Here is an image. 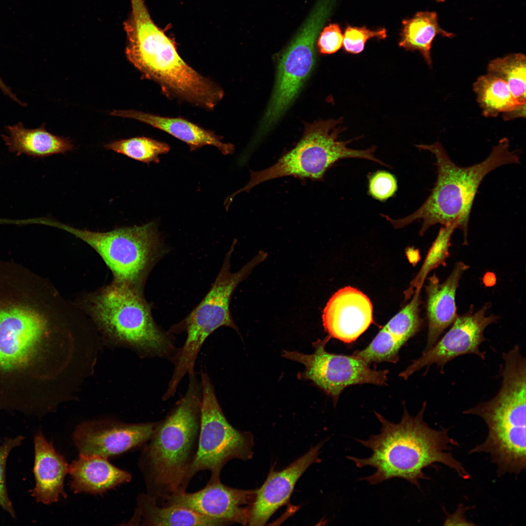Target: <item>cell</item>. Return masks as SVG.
Returning a JSON list of instances; mask_svg holds the SVG:
<instances>
[{
    "mask_svg": "<svg viewBox=\"0 0 526 526\" xmlns=\"http://www.w3.org/2000/svg\"><path fill=\"white\" fill-rule=\"evenodd\" d=\"M256 496V490L228 487L221 481L207 483L197 491H186L168 498L160 505L188 508L205 516L219 519L228 525H247Z\"/></svg>",
    "mask_w": 526,
    "mask_h": 526,
    "instance_id": "cell-15",
    "label": "cell"
},
{
    "mask_svg": "<svg viewBox=\"0 0 526 526\" xmlns=\"http://www.w3.org/2000/svg\"><path fill=\"white\" fill-rule=\"evenodd\" d=\"M34 473L36 485L31 495L37 502L48 505L66 498L64 480L69 467L64 457L41 433L34 437Z\"/></svg>",
    "mask_w": 526,
    "mask_h": 526,
    "instance_id": "cell-20",
    "label": "cell"
},
{
    "mask_svg": "<svg viewBox=\"0 0 526 526\" xmlns=\"http://www.w3.org/2000/svg\"><path fill=\"white\" fill-rule=\"evenodd\" d=\"M386 37L387 31L384 28L371 30L365 27L348 26L343 35V46L346 52L357 54L363 50L368 39H385Z\"/></svg>",
    "mask_w": 526,
    "mask_h": 526,
    "instance_id": "cell-32",
    "label": "cell"
},
{
    "mask_svg": "<svg viewBox=\"0 0 526 526\" xmlns=\"http://www.w3.org/2000/svg\"><path fill=\"white\" fill-rule=\"evenodd\" d=\"M526 58L522 53H514L491 60L488 74L504 80L518 102L526 104Z\"/></svg>",
    "mask_w": 526,
    "mask_h": 526,
    "instance_id": "cell-27",
    "label": "cell"
},
{
    "mask_svg": "<svg viewBox=\"0 0 526 526\" xmlns=\"http://www.w3.org/2000/svg\"><path fill=\"white\" fill-rule=\"evenodd\" d=\"M202 398L198 450L187 475L188 484L198 472L208 470V483L220 481L222 470L233 459L247 460L253 455V436L234 428L225 418L210 380L201 372Z\"/></svg>",
    "mask_w": 526,
    "mask_h": 526,
    "instance_id": "cell-11",
    "label": "cell"
},
{
    "mask_svg": "<svg viewBox=\"0 0 526 526\" xmlns=\"http://www.w3.org/2000/svg\"><path fill=\"white\" fill-rule=\"evenodd\" d=\"M473 87L486 117H496L500 113H509L526 106L514 97L504 80L489 74L478 78Z\"/></svg>",
    "mask_w": 526,
    "mask_h": 526,
    "instance_id": "cell-26",
    "label": "cell"
},
{
    "mask_svg": "<svg viewBox=\"0 0 526 526\" xmlns=\"http://www.w3.org/2000/svg\"><path fill=\"white\" fill-rule=\"evenodd\" d=\"M403 345L383 327L364 349L353 354L370 364L378 362H396Z\"/></svg>",
    "mask_w": 526,
    "mask_h": 526,
    "instance_id": "cell-31",
    "label": "cell"
},
{
    "mask_svg": "<svg viewBox=\"0 0 526 526\" xmlns=\"http://www.w3.org/2000/svg\"><path fill=\"white\" fill-rule=\"evenodd\" d=\"M469 266L457 262L446 280L442 282L433 274L428 278L426 315L428 321L426 351L432 347L443 332L451 326L458 316L456 294L460 280Z\"/></svg>",
    "mask_w": 526,
    "mask_h": 526,
    "instance_id": "cell-19",
    "label": "cell"
},
{
    "mask_svg": "<svg viewBox=\"0 0 526 526\" xmlns=\"http://www.w3.org/2000/svg\"><path fill=\"white\" fill-rule=\"evenodd\" d=\"M416 147L434 155L437 167L434 187L424 203L410 215L397 219L385 214L381 216L395 228L422 220L420 236L436 224L443 226L456 223L457 228L463 233L464 243L467 244L470 216L482 181L488 173L500 166L519 163L518 152L511 150L509 140L503 138L484 161L469 167H460L451 160L438 141Z\"/></svg>",
    "mask_w": 526,
    "mask_h": 526,
    "instance_id": "cell-4",
    "label": "cell"
},
{
    "mask_svg": "<svg viewBox=\"0 0 526 526\" xmlns=\"http://www.w3.org/2000/svg\"><path fill=\"white\" fill-rule=\"evenodd\" d=\"M106 335L148 354L168 356L175 349L168 333L155 323L141 294L113 282L86 294L77 302Z\"/></svg>",
    "mask_w": 526,
    "mask_h": 526,
    "instance_id": "cell-7",
    "label": "cell"
},
{
    "mask_svg": "<svg viewBox=\"0 0 526 526\" xmlns=\"http://www.w3.org/2000/svg\"><path fill=\"white\" fill-rule=\"evenodd\" d=\"M526 371L525 364L520 361L505 362L498 393L463 412L481 417L488 429L485 441L470 453L488 454L497 467L498 476L517 475L526 468Z\"/></svg>",
    "mask_w": 526,
    "mask_h": 526,
    "instance_id": "cell-6",
    "label": "cell"
},
{
    "mask_svg": "<svg viewBox=\"0 0 526 526\" xmlns=\"http://www.w3.org/2000/svg\"><path fill=\"white\" fill-rule=\"evenodd\" d=\"M42 223L84 242L110 269L112 282L128 285L142 294L149 273L168 252L154 222L107 232L81 229L49 218H43Z\"/></svg>",
    "mask_w": 526,
    "mask_h": 526,
    "instance_id": "cell-8",
    "label": "cell"
},
{
    "mask_svg": "<svg viewBox=\"0 0 526 526\" xmlns=\"http://www.w3.org/2000/svg\"><path fill=\"white\" fill-rule=\"evenodd\" d=\"M104 147L148 164L152 162L158 163L159 155L168 153L170 150L166 143L145 136L112 141L105 145Z\"/></svg>",
    "mask_w": 526,
    "mask_h": 526,
    "instance_id": "cell-29",
    "label": "cell"
},
{
    "mask_svg": "<svg viewBox=\"0 0 526 526\" xmlns=\"http://www.w3.org/2000/svg\"><path fill=\"white\" fill-rule=\"evenodd\" d=\"M5 129L8 135L1 134V137L8 150L17 156L24 154L41 158L63 154L74 148L70 140L53 134L46 130L44 125L36 129H27L18 122L6 126Z\"/></svg>",
    "mask_w": 526,
    "mask_h": 526,
    "instance_id": "cell-23",
    "label": "cell"
},
{
    "mask_svg": "<svg viewBox=\"0 0 526 526\" xmlns=\"http://www.w3.org/2000/svg\"><path fill=\"white\" fill-rule=\"evenodd\" d=\"M373 306L368 297L351 286L335 292L325 306L323 325L330 338L345 343L355 341L373 321Z\"/></svg>",
    "mask_w": 526,
    "mask_h": 526,
    "instance_id": "cell-17",
    "label": "cell"
},
{
    "mask_svg": "<svg viewBox=\"0 0 526 526\" xmlns=\"http://www.w3.org/2000/svg\"><path fill=\"white\" fill-rule=\"evenodd\" d=\"M421 290V288L415 289L409 303L384 326L402 345L422 327L423 321L419 314Z\"/></svg>",
    "mask_w": 526,
    "mask_h": 526,
    "instance_id": "cell-30",
    "label": "cell"
},
{
    "mask_svg": "<svg viewBox=\"0 0 526 526\" xmlns=\"http://www.w3.org/2000/svg\"><path fill=\"white\" fill-rule=\"evenodd\" d=\"M135 516L145 526H227L224 521L177 506H160L146 493L138 495Z\"/></svg>",
    "mask_w": 526,
    "mask_h": 526,
    "instance_id": "cell-24",
    "label": "cell"
},
{
    "mask_svg": "<svg viewBox=\"0 0 526 526\" xmlns=\"http://www.w3.org/2000/svg\"><path fill=\"white\" fill-rule=\"evenodd\" d=\"M71 489L75 493L101 494L131 480L132 475L112 464L107 458L80 455L69 467Z\"/></svg>",
    "mask_w": 526,
    "mask_h": 526,
    "instance_id": "cell-21",
    "label": "cell"
},
{
    "mask_svg": "<svg viewBox=\"0 0 526 526\" xmlns=\"http://www.w3.org/2000/svg\"><path fill=\"white\" fill-rule=\"evenodd\" d=\"M65 304L30 270L0 263V408L27 414L39 410L46 353Z\"/></svg>",
    "mask_w": 526,
    "mask_h": 526,
    "instance_id": "cell-1",
    "label": "cell"
},
{
    "mask_svg": "<svg viewBox=\"0 0 526 526\" xmlns=\"http://www.w3.org/2000/svg\"><path fill=\"white\" fill-rule=\"evenodd\" d=\"M186 394L162 421L157 422L138 465L146 493L158 505L186 491L187 475L198 450L201 384L189 375Z\"/></svg>",
    "mask_w": 526,
    "mask_h": 526,
    "instance_id": "cell-3",
    "label": "cell"
},
{
    "mask_svg": "<svg viewBox=\"0 0 526 526\" xmlns=\"http://www.w3.org/2000/svg\"><path fill=\"white\" fill-rule=\"evenodd\" d=\"M111 114L133 119L162 130L187 144L191 151L206 145L216 147L222 153H230V144L222 142L221 137L181 117H169L132 110H113Z\"/></svg>",
    "mask_w": 526,
    "mask_h": 526,
    "instance_id": "cell-22",
    "label": "cell"
},
{
    "mask_svg": "<svg viewBox=\"0 0 526 526\" xmlns=\"http://www.w3.org/2000/svg\"><path fill=\"white\" fill-rule=\"evenodd\" d=\"M445 0H436V1L438 2H444Z\"/></svg>",
    "mask_w": 526,
    "mask_h": 526,
    "instance_id": "cell-37",
    "label": "cell"
},
{
    "mask_svg": "<svg viewBox=\"0 0 526 526\" xmlns=\"http://www.w3.org/2000/svg\"><path fill=\"white\" fill-rule=\"evenodd\" d=\"M328 336L313 343L314 352L310 355L297 351H283L284 357L303 364L305 370L298 374L300 380H311L337 402L347 387L360 384H385L388 370H376L354 355L329 353L325 345Z\"/></svg>",
    "mask_w": 526,
    "mask_h": 526,
    "instance_id": "cell-13",
    "label": "cell"
},
{
    "mask_svg": "<svg viewBox=\"0 0 526 526\" xmlns=\"http://www.w3.org/2000/svg\"><path fill=\"white\" fill-rule=\"evenodd\" d=\"M403 28L399 41L400 47L406 51H417L427 64L432 66L431 50L432 41L437 36L453 38L455 35L442 29L434 11H420L411 18L402 21Z\"/></svg>",
    "mask_w": 526,
    "mask_h": 526,
    "instance_id": "cell-25",
    "label": "cell"
},
{
    "mask_svg": "<svg viewBox=\"0 0 526 526\" xmlns=\"http://www.w3.org/2000/svg\"><path fill=\"white\" fill-rule=\"evenodd\" d=\"M426 406L424 402L414 416L405 408L398 423L388 421L375 412L381 424L380 433L366 440L357 439L362 446L371 449L372 454L365 458L347 456L358 468L370 466L376 469L374 474L361 480L376 485L399 478L420 488L419 480L428 479L423 470L435 463L453 470L465 479L470 478L461 463L450 451L451 446L459 444L449 436V429L436 430L423 421Z\"/></svg>",
    "mask_w": 526,
    "mask_h": 526,
    "instance_id": "cell-2",
    "label": "cell"
},
{
    "mask_svg": "<svg viewBox=\"0 0 526 526\" xmlns=\"http://www.w3.org/2000/svg\"><path fill=\"white\" fill-rule=\"evenodd\" d=\"M0 90L6 95L8 96L13 100L19 103L22 106H26V104L19 100L17 96L12 92L11 89L7 86L3 81L0 76Z\"/></svg>",
    "mask_w": 526,
    "mask_h": 526,
    "instance_id": "cell-36",
    "label": "cell"
},
{
    "mask_svg": "<svg viewBox=\"0 0 526 526\" xmlns=\"http://www.w3.org/2000/svg\"><path fill=\"white\" fill-rule=\"evenodd\" d=\"M328 12V4L319 0L282 54L272 96L261 124L263 132L285 113L311 74L316 60V39Z\"/></svg>",
    "mask_w": 526,
    "mask_h": 526,
    "instance_id": "cell-12",
    "label": "cell"
},
{
    "mask_svg": "<svg viewBox=\"0 0 526 526\" xmlns=\"http://www.w3.org/2000/svg\"><path fill=\"white\" fill-rule=\"evenodd\" d=\"M397 189V181L391 173L378 170L369 178V193L374 199L385 201L393 196Z\"/></svg>",
    "mask_w": 526,
    "mask_h": 526,
    "instance_id": "cell-34",
    "label": "cell"
},
{
    "mask_svg": "<svg viewBox=\"0 0 526 526\" xmlns=\"http://www.w3.org/2000/svg\"><path fill=\"white\" fill-rule=\"evenodd\" d=\"M156 423L89 421L78 426L73 439L80 455L107 458L143 446L151 436Z\"/></svg>",
    "mask_w": 526,
    "mask_h": 526,
    "instance_id": "cell-16",
    "label": "cell"
},
{
    "mask_svg": "<svg viewBox=\"0 0 526 526\" xmlns=\"http://www.w3.org/2000/svg\"><path fill=\"white\" fill-rule=\"evenodd\" d=\"M343 34L339 26L329 24L320 34L317 45L322 54H332L337 52L343 45Z\"/></svg>",
    "mask_w": 526,
    "mask_h": 526,
    "instance_id": "cell-35",
    "label": "cell"
},
{
    "mask_svg": "<svg viewBox=\"0 0 526 526\" xmlns=\"http://www.w3.org/2000/svg\"><path fill=\"white\" fill-rule=\"evenodd\" d=\"M342 122L341 117L305 125L303 135L295 147L269 168L251 171L249 181L234 194L248 191L260 184L282 177L321 180L330 168L344 158L363 159L389 167L375 157V146L365 150L352 149L347 146L356 138L339 140V134L346 129L340 125Z\"/></svg>",
    "mask_w": 526,
    "mask_h": 526,
    "instance_id": "cell-9",
    "label": "cell"
},
{
    "mask_svg": "<svg viewBox=\"0 0 526 526\" xmlns=\"http://www.w3.org/2000/svg\"><path fill=\"white\" fill-rule=\"evenodd\" d=\"M321 443L283 470L271 471L262 487L256 490L248 525L263 526L289 499L296 482L313 464L319 462Z\"/></svg>",
    "mask_w": 526,
    "mask_h": 526,
    "instance_id": "cell-18",
    "label": "cell"
},
{
    "mask_svg": "<svg viewBox=\"0 0 526 526\" xmlns=\"http://www.w3.org/2000/svg\"><path fill=\"white\" fill-rule=\"evenodd\" d=\"M126 54L143 76L157 83L168 97L207 111L223 98L222 88L180 56L175 43L153 22L145 8L135 10Z\"/></svg>",
    "mask_w": 526,
    "mask_h": 526,
    "instance_id": "cell-5",
    "label": "cell"
},
{
    "mask_svg": "<svg viewBox=\"0 0 526 526\" xmlns=\"http://www.w3.org/2000/svg\"><path fill=\"white\" fill-rule=\"evenodd\" d=\"M490 304H485L474 310L472 305L464 314L458 316L446 334L428 350L413 361L399 376L407 379L411 375L424 367L428 369L435 364L440 372L444 373L445 365L459 356L473 354L482 359L485 353L480 350V345L487 339L484 332L489 325L497 321L499 317L487 314Z\"/></svg>",
    "mask_w": 526,
    "mask_h": 526,
    "instance_id": "cell-14",
    "label": "cell"
},
{
    "mask_svg": "<svg viewBox=\"0 0 526 526\" xmlns=\"http://www.w3.org/2000/svg\"><path fill=\"white\" fill-rule=\"evenodd\" d=\"M235 243L234 241L226 253L221 269L207 294L180 324L187 333V338L183 347L177 352L174 360L177 367L182 371L193 370L202 345L216 329L226 326L238 331L230 313L231 296L239 284L266 258L267 254L259 251L240 270L232 273L230 259Z\"/></svg>",
    "mask_w": 526,
    "mask_h": 526,
    "instance_id": "cell-10",
    "label": "cell"
},
{
    "mask_svg": "<svg viewBox=\"0 0 526 526\" xmlns=\"http://www.w3.org/2000/svg\"><path fill=\"white\" fill-rule=\"evenodd\" d=\"M457 226L456 223H453L440 228L422 266L406 291V298L411 296L415 289L422 288L424 281L431 271L439 266L446 265V259L450 254L451 237Z\"/></svg>",
    "mask_w": 526,
    "mask_h": 526,
    "instance_id": "cell-28",
    "label": "cell"
},
{
    "mask_svg": "<svg viewBox=\"0 0 526 526\" xmlns=\"http://www.w3.org/2000/svg\"><path fill=\"white\" fill-rule=\"evenodd\" d=\"M24 438L22 436L6 438L0 445V507L14 518L16 517L15 513L9 499L6 485V464L11 451L14 448L20 445Z\"/></svg>",
    "mask_w": 526,
    "mask_h": 526,
    "instance_id": "cell-33",
    "label": "cell"
}]
</instances>
